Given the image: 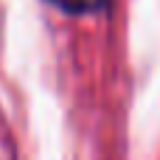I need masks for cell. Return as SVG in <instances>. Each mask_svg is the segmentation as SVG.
I'll use <instances>...</instances> for the list:
<instances>
[{
    "label": "cell",
    "mask_w": 160,
    "mask_h": 160,
    "mask_svg": "<svg viewBox=\"0 0 160 160\" xmlns=\"http://www.w3.org/2000/svg\"><path fill=\"white\" fill-rule=\"evenodd\" d=\"M48 3L68 14H90V11H98L107 6V0H48Z\"/></svg>",
    "instance_id": "obj_1"
}]
</instances>
